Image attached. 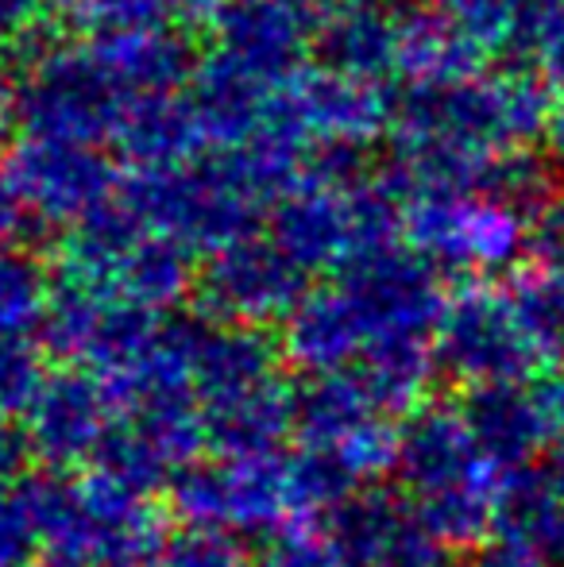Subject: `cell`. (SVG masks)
Instances as JSON below:
<instances>
[{"label": "cell", "mask_w": 564, "mask_h": 567, "mask_svg": "<svg viewBox=\"0 0 564 567\" xmlns=\"http://www.w3.org/2000/svg\"><path fill=\"white\" fill-rule=\"evenodd\" d=\"M402 494L437 540L457 548H480L495 533L499 494L511 471H503L475 436L464 405L422 402L399 425Z\"/></svg>", "instance_id": "obj_1"}, {"label": "cell", "mask_w": 564, "mask_h": 567, "mask_svg": "<svg viewBox=\"0 0 564 567\" xmlns=\"http://www.w3.org/2000/svg\"><path fill=\"white\" fill-rule=\"evenodd\" d=\"M116 197L136 213L143 228L178 239L194 255H213L252 236L259 213H264V205L236 182L225 158L182 166H136L129 178H121Z\"/></svg>", "instance_id": "obj_2"}, {"label": "cell", "mask_w": 564, "mask_h": 567, "mask_svg": "<svg viewBox=\"0 0 564 567\" xmlns=\"http://www.w3.org/2000/svg\"><path fill=\"white\" fill-rule=\"evenodd\" d=\"M171 506L194 525H221L233 533H267L306 525L298 509L290 452L217 455L178 471L171 483Z\"/></svg>", "instance_id": "obj_3"}, {"label": "cell", "mask_w": 564, "mask_h": 567, "mask_svg": "<svg viewBox=\"0 0 564 567\" xmlns=\"http://www.w3.org/2000/svg\"><path fill=\"white\" fill-rule=\"evenodd\" d=\"M124 93L101 74L90 51H70L54 43L28 66L8 90V120L20 135L70 143L113 140Z\"/></svg>", "instance_id": "obj_4"}, {"label": "cell", "mask_w": 564, "mask_h": 567, "mask_svg": "<svg viewBox=\"0 0 564 567\" xmlns=\"http://www.w3.org/2000/svg\"><path fill=\"white\" fill-rule=\"evenodd\" d=\"M433 355L437 367L468 390L530 379L542 367L506 282L483 278L449 290L433 329Z\"/></svg>", "instance_id": "obj_5"}, {"label": "cell", "mask_w": 564, "mask_h": 567, "mask_svg": "<svg viewBox=\"0 0 564 567\" xmlns=\"http://www.w3.org/2000/svg\"><path fill=\"white\" fill-rule=\"evenodd\" d=\"M402 236L433 267L491 275L534 247L537 225L491 194H418L402 205Z\"/></svg>", "instance_id": "obj_6"}, {"label": "cell", "mask_w": 564, "mask_h": 567, "mask_svg": "<svg viewBox=\"0 0 564 567\" xmlns=\"http://www.w3.org/2000/svg\"><path fill=\"white\" fill-rule=\"evenodd\" d=\"M194 293L209 321L271 329L298 309L309 286L306 270L275 239H259L252 231L209 255V262L197 270Z\"/></svg>", "instance_id": "obj_7"}, {"label": "cell", "mask_w": 564, "mask_h": 567, "mask_svg": "<svg viewBox=\"0 0 564 567\" xmlns=\"http://www.w3.org/2000/svg\"><path fill=\"white\" fill-rule=\"evenodd\" d=\"M113 421V390L98 374L66 363L59 371H47L31 402L20 410V433L28 455L47 471H78L93 463Z\"/></svg>", "instance_id": "obj_8"}, {"label": "cell", "mask_w": 564, "mask_h": 567, "mask_svg": "<svg viewBox=\"0 0 564 567\" xmlns=\"http://www.w3.org/2000/svg\"><path fill=\"white\" fill-rule=\"evenodd\" d=\"M4 174L23 213H35L39 220L62 228H74L82 217L101 209L121 186L98 143L35 140V135H20V143L4 158Z\"/></svg>", "instance_id": "obj_9"}, {"label": "cell", "mask_w": 564, "mask_h": 567, "mask_svg": "<svg viewBox=\"0 0 564 567\" xmlns=\"http://www.w3.org/2000/svg\"><path fill=\"white\" fill-rule=\"evenodd\" d=\"M460 405L499 467H530L564 436V371L468 390Z\"/></svg>", "instance_id": "obj_10"}, {"label": "cell", "mask_w": 564, "mask_h": 567, "mask_svg": "<svg viewBox=\"0 0 564 567\" xmlns=\"http://www.w3.org/2000/svg\"><path fill=\"white\" fill-rule=\"evenodd\" d=\"M329 522L340 567H452V548L425 529L407 494L363 491Z\"/></svg>", "instance_id": "obj_11"}, {"label": "cell", "mask_w": 564, "mask_h": 567, "mask_svg": "<svg viewBox=\"0 0 564 567\" xmlns=\"http://www.w3.org/2000/svg\"><path fill=\"white\" fill-rule=\"evenodd\" d=\"M332 0H221L213 12V31L221 51L240 59L248 70L283 85L298 74L306 47H314V31Z\"/></svg>", "instance_id": "obj_12"}, {"label": "cell", "mask_w": 564, "mask_h": 567, "mask_svg": "<svg viewBox=\"0 0 564 567\" xmlns=\"http://www.w3.org/2000/svg\"><path fill=\"white\" fill-rule=\"evenodd\" d=\"M279 97L294 109V116L306 124L317 140L371 143L379 132L394 124L399 101L383 93L379 82L345 78L332 70H298L279 85Z\"/></svg>", "instance_id": "obj_13"}, {"label": "cell", "mask_w": 564, "mask_h": 567, "mask_svg": "<svg viewBox=\"0 0 564 567\" xmlns=\"http://www.w3.org/2000/svg\"><path fill=\"white\" fill-rule=\"evenodd\" d=\"M294 410H298V386H290L283 374H267L228 394L205 398L202 417L209 449L217 455L283 452V444L294 441Z\"/></svg>", "instance_id": "obj_14"}, {"label": "cell", "mask_w": 564, "mask_h": 567, "mask_svg": "<svg viewBox=\"0 0 564 567\" xmlns=\"http://www.w3.org/2000/svg\"><path fill=\"white\" fill-rule=\"evenodd\" d=\"M101 74L129 93H174L202 62L182 28H109L93 31L90 47Z\"/></svg>", "instance_id": "obj_15"}, {"label": "cell", "mask_w": 564, "mask_h": 567, "mask_svg": "<svg viewBox=\"0 0 564 567\" xmlns=\"http://www.w3.org/2000/svg\"><path fill=\"white\" fill-rule=\"evenodd\" d=\"M314 54L332 74L379 82L399 70V16L376 0H332L317 20Z\"/></svg>", "instance_id": "obj_16"}, {"label": "cell", "mask_w": 564, "mask_h": 567, "mask_svg": "<svg viewBox=\"0 0 564 567\" xmlns=\"http://www.w3.org/2000/svg\"><path fill=\"white\" fill-rule=\"evenodd\" d=\"M271 93L275 85L267 78H259L228 51L205 54L189 78V105L202 120L205 143L221 151L240 147L256 132L259 120L267 116Z\"/></svg>", "instance_id": "obj_17"}, {"label": "cell", "mask_w": 564, "mask_h": 567, "mask_svg": "<svg viewBox=\"0 0 564 567\" xmlns=\"http://www.w3.org/2000/svg\"><path fill=\"white\" fill-rule=\"evenodd\" d=\"M113 143L132 166H182L205 147L202 120L178 93H129L113 127Z\"/></svg>", "instance_id": "obj_18"}, {"label": "cell", "mask_w": 564, "mask_h": 567, "mask_svg": "<svg viewBox=\"0 0 564 567\" xmlns=\"http://www.w3.org/2000/svg\"><path fill=\"white\" fill-rule=\"evenodd\" d=\"M399 74L410 82H468L483 74V47L437 4L399 12Z\"/></svg>", "instance_id": "obj_19"}, {"label": "cell", "mask_w": 564, "mask_h": 567, "mask_svg": "<svg viewBox=\"0 0 564 567\" xmlns=\"http://www.w3.org/2000/svg\"><path fill=\"white\" fill-rule=\"evenodd\" d=\"M495 533L511 545L537 553L553 567H564V486L550 467H519L506 475Z\"/></svg>", "instance_id": "obj_20"}, {"label": "cell", "mask_w": 564, "mask_h": 567, "mask_svg": "<svg viewBox=\"0 0 564 567\" xmlns=\"http://www.w3.org/2000/svg\"><path fill=\"white\" fill-rule=\"evenodd\" d=\"M526 337L537 351V363L564 371V262L534 255L530 267L506 282Z\"/></svg>", "instance_id": "obj_21"}, {"label": "cell", "mask_w": 564, "mask_h": 567, "mask_svg": "<svg viewBox=\"0 0 564 567\" xmlns=\"http://www.w3.org/2000/svg\"><path fill=\"white\" fill-rule=\"evenodd\" d=\"M51 309V270L0 244V337H31Z\"/></svg>", "instance_id": "obj_22"}, {"label": "cell", "mask_w": 564, "mask_h": 567, "mask_svg": "<svg viewBox=\"0 0 564 567\" xmlns=\"http://www.w3.org/2000/svg\"><path fill=\"white\" fill-rule=\"evenodd\" d=\"M221 0H70V16L93 31L109 28H189L213 20Z\"/></svg>", "instance_id": "obj_23"}, {"label": "cell", "mask_w": 564, "mask_h": 567, "mask_svg": "<svg viewBox=\"0 0 564 567\" xmlns=\"http://www.w3.org/2000/svg\"><path fill=\"white\" fill-rule=\"evenodd\" d=\"M433 4L483 51H503V47H526L545 0H433Z\"/></svg>", "instance_id": "obj_24"}, {"label": "cell", "mask_w": 564, "mask_h": 567, "mask_svg": "<svg viewBox=\"0 0 564 567\" xmlns=\"http://www.w3.org/2000/svg\"><path fill=\"white\" fill-rule=\"evenodd\" d=\"M147 567H252V553L233 529L186 522L178 533H166Z\"/></svg>", "instance_id": "obj_25"}, {"label": "cell", "mask_w": 564, "mask_h": 567, "mask_svg": "<svg viewBox=\"0 0 564 567\" xmlns=\"http://www.w3.org/2000/svg\"><path fill=\"white\" fill-rule=\"evenodd\" d=\"M252 567H340V553L332 545V533L317 525H286L259 537Z\"/></svg>", "instance_id": "obj_26"}, {"label": "cell", "mask_w": 564, "mask_h": 567, "mask_svg": "<svg viewBox=\"0 0 564 567\" xmlns=\"http://www.w3.org/2000/svg\"><path fill=\"white\" fill-rule=\"evenodd\" d=\"M39 556V533L23 483H0V567H31Z\"/></svg>", "instance_id": "obj_27"}, {"label": "cell", "mask_w": 564, "mask_h": 567, "mask_svg": "<svg viewBox=\"0 0 564 567\" xmlns=\"http://www.w3.org/2000/svg\"><path fill=\"white\" fill-rule=\"evenodd\" d=\"M526 51L534 54L537 74L564 90V0H545L542 4L526 35Z\"/></svg>", "instance_id": "obj_28"}, {"label": "cell", "mask_w": 564, "mask_h": 567, "mask_svg": "<svg viewBox=\"0 0 564 567\" xmlns=\"http://www.w3.org/2000/svg\"><path fill=\"white\" fill-rule=\"evenodd\" d=\"M464 567H553L550 560H542L537 553H530V548L522 545H511V540L495 537L491 545H480L472 553V560Z\"/></svg>", "instance_id": "obj_29"}, {"label": "cell", "mask_w": 564, "mask_h": 567, "mask_svg": "<svg viewBox=\"0 0 564 567\" xmlns=\"http://www.w3.org/2000/svg\"><path fill=\"white\" fill-rule=\"evenodd\" d=\"M23 460H28V444H23L20 421L0 410V483H12Z\"/></svg>", "instance_id": "obj_30"}, {"label": "cell", "mask_w": 564, "mask_h": 567, "mask_svg": "<svg viewBox=\"0 0 564 567\" xmlns=\"http://www.w3.org/2000/svg\"><path fill=\"white\" fill-rule=\"evenodd\" d=\"M20 220H23V205L16 197L12 182H8L4 166H0V244H8V236L20 228Z\"/></svg>", "instance_id": "obj_31"}, {"label": "cell", "mask_w": 564, "mask_h": 567, "mask_svg": "<svg viewBox=\"0 0 564 567\" xmlns=\"http://www.w3.org/2000/svg\"><path fill=\"white\" fill-rule=\"evenodd\" d=\"M534 255H545V259H561L564 262V213H553L534 236Z\"/></svg>", "instance_id": "obj_32"}, {"label": "cell", "mask_w": 564, "mask_h": 567, "mask_svg": "<svg viewBox=\"0 0 564 567\" xmlns=\"http://www.w3.org/2000/svg\"><path fill=\"white\" fill-rule=\"evenodd\" d=\"M545 147H550V155L564 166V97L553 101L550 120H545Z\"/></svg>", "instance_id": "obj_33"}, {"label": "cell", "mask_w": 564, "mask_h": 567, "mask_svg": "<svg viewBox=\"0 0 564 567\" xmlns=\"http://www.w3.org/2000/svg\"><path fill=\"white\" fill-rule=\"evenodd\" d=\"M550 471H553V478L564 486V436L557 441V452H553V463H550Z\"/></svg>", "instance_id": "obj_34"}, {"label": "cell", "mask_w": 564, "mask_h": 567, "mask_svg": "<svg viewBox=\"0 0 564 567\" xmlns=\"http://www.w3.org/2000/svg\"><path fill=\"white\" fill-rule=\"evenodd\" d=\"M0 116H8V90L0 85Z\"/></svg>", "instance_id": "obj_35"}]
</instances>
